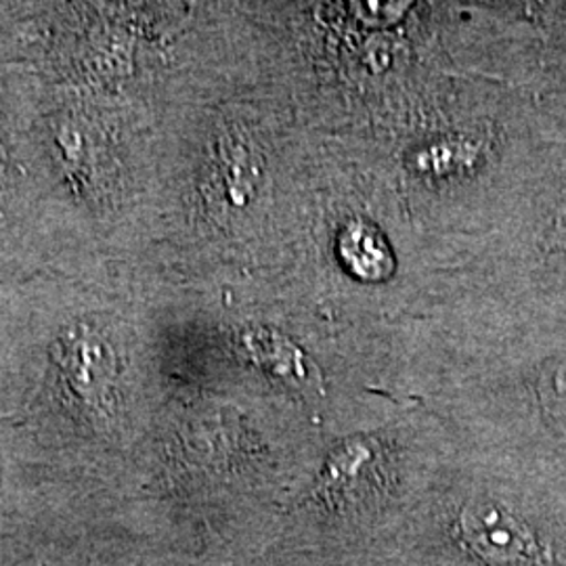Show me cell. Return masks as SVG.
I'll use <instances>...</instances> for the list:
<instances>
[{
    "label": "cell",
    "mask_w": 566,
    "mask_h": 566,
    "mask_svg": "<svg viewBox=\"0 0 566 566\" xmlns=\"http://www.w3.org/2000/svg\"><path fill=\"white\" fill-rule=\"evenodd\" d=\"M460 537L491 565L539 563L542 547L512 512L495 502H470L460 514Z\"/></svg>",
    "instance_id": "6da1fadb"
},
{
    "label": "cell",
    "mask_w": 566,
    "mask_h": 566,
    "mask_svg": "<svg viewBox=\"0 0 566 566\" xmlns=\"http://www.w3.org/2000/svg\"><path fill=\"white\" fill-rule=\"evenodd\" d=\"M63 371L72 388L86 403L102 407L114 378V359L99 338H72L61 357Z\"/></svg>",
    "instance_id": "7a4b0ae2"
},
{
    "label": "cell",
    "mask_w": 566,
    "mask_h": 566,
    "mask_svg": "<svg viewBox=\"0 0 566 566\" xmlns=\"http://www.w3.org/2000/svg\"><path fill=\"white\" fill-rule=\"evenodd\" d=\"M344 266L364 282H382L395 269V256L382 233L374 224L353 221L338 238Z\"/></svg>",
    "instance_id": "3957f363"
},
{
    "label": "cell",
    "mask_w": 566,
    "mask_h": 566,
    "mask_svg": "<svg viewBox=\"0 0 566 566\" xmlns=\"http://www.w3.org/2000/svg\"><path fill=\"white\" fill-rule=\"evenodd\" d=\"M245 348L250 350L252 359L264 369H269L273 376L283 378L292 385L306 386L311 378V364L303 350L287 338H283L275 332L266 329H252L243 336Z\"/></svg>",
    "instance_id": "277c9868"
},
{
    "label": "cell",
    "mask_w": 566,
    "mask_h": 566,
    "mask_svg": "<svg viewBox=\"0 0 566 566\" xmlns=\"http://www.w3.org/2000/svg\"><path fill=\"white\" fill-rule=\"evenodd\" d=\"M361 7H365V9H359V15L367 18L369 21H378L382 15H385L386 21L399 20L403 15L405 9H407L405 2H397V4H392V2H367Z\"/></svg>",
    "instance_id": "5b68a950"
}]
</instances>
